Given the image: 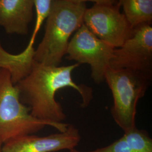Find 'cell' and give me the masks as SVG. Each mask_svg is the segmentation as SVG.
Wrapping results in <instances>:
<instances>
[{
    "instance_id": "obj_11",
    "label": "cell",
    "mask_w": 152,
    "mask_h": 152,
    "mask_svg": "<svg viewBox=\"0 0 152 152\" xmlns=\"http://www.w3.org/2000/svg\"><path fill=\"white\" fill-rule=\"evenodd\" d=\"M118 3L132 29L144 24L152 25V0H121Z\"/></svg>"
},
{
    "instance_id": "obj_4",
    "label": "cell",
    "mask_w": 152,
    "mask_h": 152,
    "mask_svg": "<svg viewBox=\"0 0 152 152\" xmlns=\"http://www.w3.org/2000/svg\"><path fill=\"white\" fill-rule=\"evenodd\" d=\"M152 77L129 69L109 68L105 72L104 81L113 99L112 116L124 132L136 127L137 103L146 94Z\"/></svg>"
},
{
    "instance_id": "obj_1",
    "label": "cell",
    "mask_w": 152,
    "mask_h": 152,
    "mask_svg": "<svg viewBox=\"0 0 152 152\" xmlns=\"http://www.w3.org/2000/svg\"><path fill=\"white\" fill-rule=\"evenodd\" d=\"M80 65L66 66L45 65L34 61L30 73L15 85L20 100L27 105L34 117L50 123H64L66 115L61 105L55 99L56 93L65 87H71L80 94L81 106L86 108L93 98L92 89L85 85H78L72 73Z\"/></svg>"
},
{
    "instance_id": "obj_10",
    "label": "cell",
    "mask_w": 152,
    "mask_h": 152,
    "mask_svg": "<svg viewBox=\"0 0 152 152\" xmlns=\"http://www.w3.org/2000/svg\"><path fill=\"white\" fill-rule=\"evenodd\" d=\"M34 48L25 49L18 54H11L4 49L0 40V68L9 71L15 85L30 73L34 63Z\"/></svg>"
},
{
    "instance_id": "obj_5",
    "label": "cell",
    "mask_w": 152,
    "mask_h": 152,
    "mask_svg": "<svg viewBox=\"0 0 152 152\" xmlns=\"http://www.w3.org/2000/svg\"><path fill=\"white\" fill-rule=\"evenodd\" d=\"M86 9L85 26L104 42L115 49L120 48L132 34L133 30L120 11V4L112 0H95Z\"/></svg>"
},
{
    "instance_id": "obj_13",
    "label": "cell",
    "mask_w": 152,
    "mask_h": 152,
    "mask_svg": "<svg viewBox=\"0 0 152 152\" xmlns=\"http://www.w3.org/2000/svg\"><path fill=\"white\" fill-rule=\"evenodd\" d=\"M34 9L36 11V22L32 34L26 48L28 49L34 48L36 37L44 22L46 20L50 14L52 7L53 0H33Z\"/></svg>"
},
{
    "instance_id": "obj_7",
    "label": "cell",
    "mask_w": 152,
    "mask_h": 152,
    "mask_svg": "<svg viewBox=\"0 0 152 152\" xmlns=\"http://www.w3.org/2000/svg\"><path fill=\"white\" fill-rule=\"evenodd\" d=\"M109 68L152 77V25L144 24L134 29L130 37L120 48L114 49Z\"/></svg>"
},
{
    "instance_id": "obj_12",
    "label": "cell",
    "mask_w": 152,
    "mask_h": 152,
    "mask_svg": "<svg viewBox=\"0 0 152 152\" xmlns=\"http://www.w3.org/2000/svg\"><path fill=\"white\" fill-rule=\"evenodd\" d=\"M132 152H152V139L148 131L137 127L124 132L122 136Z\"/></svg>"
},
{
    "instance_id": "obj_3",
    "label": "cell",
    "mask_w": 152,
    "mask_h": 152,
    "mask_svg": "<svg viewBox=\"0 0 152 152\" xmlns=\"http://www.w3.org/2000/svg\"><path fill=\"white\" fill-rule=\"evenodd\" d=\"M68 125L53 124L32 116L30 109L21 102L10 72L0 68V138L4 143L20 136L33 135L46 126L63 132Z\"/></svg>"
},
{
    "instance_id": "obj_2",
    "label": "cell",
    "mask_w": 152,
    "mask_h": 152,
    "mask_svg": "<svg viewBox=\"0 0 152 152\" xmlns=\"http://www.w3.org/2000/svg\"><path fill=\"white\" fill-rule=\"evenodd\" d=\"M85 0H53L44 37L34 51V60L59 66L66 55L72 35L83 24Z\"/></svg>"
},
{
    "instance_id": "obj_15",
    "label": "cell",
    "mask_w": 152,
    "mask_h": 152,
    "mask_svg": "<svg viewBox=\"0 0 152 152\" xmlns=\"http://www.w3.org/2000/svg\"><path fill=\"white\" fill-rule=\"evenodd\" d=\"M3 144H4V142L0 138V152H2V147Z\"/></svg>"
},
{
    "instance_id": "obj_14",
    "label": "cell",
    "mask_w": 152,
    "mask_h": 152,
    "mask_svg": "<svg viewBox=\"0 0 152 152\" xmlns=\"http://www.w3.org/2000/svg\"><path fill=\"white\" fill-rule=\"evenodd\" d=\"M68 152H132L122 136L106 147L99 148L90 151H80L73 149Z\"/></svg>"
},
{
    "instance_id": "obj_6",
    "label": "cell",
    "mask_w": 152,
    "mask_h": 152,
    "mask_svg": "<svg viewBox=\"0 0 152 152\" xmlns=\"http://www.w3.org/2000/svg\"><path fill=\"white\" fill-rule=\"evenodd\" d=\"M114 49L94 35L83 23L69 41L66 58L80 64H88L92 80L100 84L104 81Z\"/></svg>"
},
{
    "instance_id": "obj_9",
    "label": "cell",
    "mask_w": 152,
    "mask_h": 152,
    "mask_svg": "<svg viewBox=\"0 0 152 152\" xmlns=\"http://www.w3.org/2000/svg\"><path fill=\"white\" fill-rule=\"evenodd\" d=\"M34 9L33 0H0V27L9 34L27 35Z\"/></svg>"
},
{
    "instance_id": "obj_8",
    "label": "cell",
    "mask_w": 152,
    "mask_h": 152,
    "mask_svg": "<svg viewBox=\"0 0 152 152\" xmlns=\"http://www.w3.org/2000/svg\"><path fill=\"white\" fill-rule=\"evenodd\" d=\"M81 139L79 130L69 124L63 132L48 136L28 135L4 143L2 152H56L76 149Z\"/></svg>"
}]
</instances>
